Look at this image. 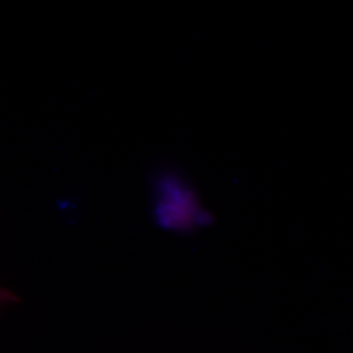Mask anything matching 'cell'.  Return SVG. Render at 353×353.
<instances>
[{
    "label": "cell",
    "mask_w": 353,
    "mask_h": 353,
    "mask_svg": "<svg viewBox=\"0 0 353 353\" xmlns=\"http://www.w3.org/2000/svg\"><path fill=\"white\" fill-rule=\"evenodd\" d=\"M16 301H17V297L13 294L11 290L0 287V307L7 306L10 303H16Z\"/></svg>",
    "instance_id": "6da1fadb"
}]
</instances>
